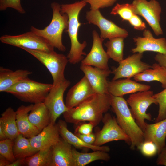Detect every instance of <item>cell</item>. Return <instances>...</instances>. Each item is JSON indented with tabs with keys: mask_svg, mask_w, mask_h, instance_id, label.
<instances>
[{
	"mask_svg": "<svg viewBox=\"0 0 166 166\" xmlns=\"http://www.w3.org/2000/svg\"><path fill=\"white\" fill-rule=\"evenodd\" d=\"M24 159H17L11 163L8 166H20L24 165Z\"/></svg>",
	"mask_w": 166,
	"mask_h": 166,
	"instance_id": "obj_43",
	"label": "cell"
},
{
	"mask_svg": "<svg viewBox=\"0 0 166 166\" xmlns=\"http://www.w3.org/2000/svg\"><path fill=\"white\" fill-rule=\"evenodd\" d=\"M0 40L3 43L23 48L47 52L54 50L53 47L47 40L31 31L17 35H5Z\"/></svg>",
	"mask_w": 166,
	"mask_h": 166,
	"instance_id": "obj_8",
	"label": "cell"
},
{
	"mask_svg": "<svg viewBox=\"0 0 166 166\" xmlns=\"http://www.w3.org/2000/svg\"><path fill=\"white\" fill-rule=\"evenodd\" d=\"M85 18L89 23L98 27L100 32V36L104 39L117 37L125 38L128 35L126 30L120 27L112 21L104 18L99 9L91 10L87 11Z\"/></svg>",
	"mask_w": 166,
	"mask_h": 166,
	"instance_id": "obj_12",
	"label": "cell"
},
{
	"mask_svg": "<svg viewBox=\"0 0 166 166\" xmlns=\"http://www.w3.org/2000/svg\"><path fill=\"white\" fill-rule=\"evenodd\" d=\"M28 118L32 124L40 131L51 123L49 112L44 102L34 104Z\"/></svg>",
	"mask_w": 166,
	"mask_h": 166,
	"instance_id": "obj_25",
	"label": "cell"
},
{
	"mask_svg": "<svg viewBox=\"0 0 166 166\" xmlns=\"http://www.w3.org/2000/svg\"><path fill=\"white\" fill-rule=\"evenodd\" d=\"M81 139L86 143L93 144L96 139V135L92 132L88 135L76 134Z\"/></svg>",
	"mask_w": 166,
	"mask_h": 166,
	"instance_id": "obj_40",
	"label": "cell"
},
{
	"mask_svg": "<svg viewBox=\"0 0 166 166\" xmlns=\"http://www.w3.org/2000/svg\"><path fill=\"white\" fill-rule=\"evenodd\" d=\"M153 94V91L150 90L139 92L130 94L127 100L133 117L143 132L146 123L145 120H152L151 115L146 113L147 109L152 104L158 105Z\"/></svg>",
	"mask_w": 166,
	"mask_h": 166,
	"instance_id": "obj_7",
	"label": "cell"
},
{
	"mask_svg": "<svg viewBox=\"0 0 166 166\" xmlns=\"http://www.w3.org/2000/svg\"><path fill=\"white\" fill-rule=\"evenodd\" d=\"M7 138L4 131L0 126V140H4Z\"/></svg>",
	"mask_w": 166,
	"mask_h": 166,
	"instance_id": "obj_45",
	"label": "cell"
},
{
	"mask_svg": "<svg viewBox=\"0 0 166 166\" xmlns=\"http://www.w3.org/2000/svg\"><path fill=\"white\" fill-rule=\"evenodd\" d=\"M8 8L14 9L21 14L26 13L21 4V0H0L1 11H4Z\"/></svg>",
	"mask_w": 166,
	"mask_h": 166,
	"instance_id": "obj_36",
	"label": "cell"
},
{
	"mask_svg": "<svg viewBox=\"0 0 166 166\" xmlns=\"http://www.w3.org/2000/svg\"><path fill=\"white\" fill-rule=\"evenodd\" d=\"M150 88L149 85L138 83L128 78L112 80L109 81L108 84L109 93L119 97H123L126 94L148 90Z\"/></svg>",
	"mask_w": 166,
	"mask_h": 166,
	"instance_id": "obj_18",
	"label": "cell"
},
{
	"mask_svg": "<svg viewBox=\"0 0 166 166\" xmlns=\"http://www.w3.org/2000/svg\"><path fill=\"white\" fill-rule=\"evenodd\" d=\"M14 140L9 138L0 140V155L11 163L15 161L13 151Z\"/></svg>",
	"mask_w": 166,
	"mask_h": 166,
	"instance_id": "obj_34",
	"label": "cell"
},
{
	"mask_svg": "<svg viewBox=\"0 0 166 166\" xmlns=\"http://www.w3.org/2000/svg\"><path fill=\"white\" fill-rule=\"evenodd\" d=\"M53 85V84L38 82L28 77L13 85L6 92L22 101L34 104L44 102Z\"/></svg>",
	"mask_w": 166,
	"mask_h": 166,
	"instance_id": "obj_5",
	"label": "cell"
},
{
	"mask_svg": "<svg viewBox=\"0 0 166 166\" xmlns=\"http://www.w3.org/2000/svg\"><path fill=\"white\" fill-rule=\"evenodd\" d=\"M136 47L132 49L133 53H143L144 52L152 51L166 53V39L164 38H156L151 32L145 29L143 37H137L133 38Z\"/></svg>",
	"mask_w": 166,
	"mask_h": 166,
	"instance_id": "obj_16",
	"label": "cell"
},
{
	"mask_svg": "<svg viewBox=\"0 0 166 166\" xmlns=\"http://www.w3.org/2000/svg\"><path fill=\"white\" fill-rule=\"evenodd\" d=\"M72 153L74 161V166H84L97 160L106 161L109 160L110 156L108 152L96 150L89 153L79 152L72 148Z\"/></svg>",
	"mask_w": 166,
	"mask_h": 166,
	"instance_id": "obj_28",
	"label": "cell"
},
{
	"mask_svg": "<svg viewBox=\"0 0 166 166\" xmlns=\"http://www.w3.org/2000/svg\"><path fill=\"white\" fill-rule=\"evenodd\" d=\"M130 24L136 30H142L146 28L145 24L142 21L138 15L134 14L128 20Z\"/></svg>",
	"mask_w": 166,
	"mask_h": 166,
	"instance_id": "obj_38",
	"label": "cell"
},
{
	"mask_svg": "<svg viewBox=\"0 0 166 166\" xmlns=\"http://www.w3.org/2000/svg\"><path fill=\"white\" fill-rule=\"evenodd\" d=\"M154 59L160 65L166 69V53H157Z\"/></svg>",
	"mask_w": 166,
	"mask_h": 166,
	"instance_id": "obj_42",
	"label": "cell"
},
{
	"mask_svg": "<svg viewBox=\"0 0 166 166\" xmlns=\"http://www.w3.org/2000/svg\"><path fill=\"white\" fill-rule=\"evenodd\" d=\"M34 104L26 106L22 105L19 107L16 112L17 126L20 134L30 139L40 132V131L33 125L28 118L29 113Z\"/></svg>",
	"mask_w": 166,
	"mask_h": 166,
	"instance_id": "obj_22",
	"label": "cell"
},
{
	"mask_svg": "<svg viewBox=\"0 0 166 166\" xmlns=\"http://www.w3.org/2000/svg\"><path fill=\"white\" fill-rule=\"evenodd\" d=\"M66 122L60 120L57 123L61 137L68 143L75 148L81 149L83 148H89L93 151H103L109 152L110 148L106 146H98L86 143L75 134H74L68 128Z\"/></svg>",
	"mask_w": 166,
	"mask_h": 166,
	"instance_id": "obj_23",
	"label": "cell"
},
{
	"mask_svg": "<svg viewBox=\"0 0 166 166\" xmlns=\"http://www.w3.org/2000/svg\"><path fill=\"white\" fill-rule=\"evenodd\" d=\"M80 69L84 73L96 93L109 94L107 77L112 73L109 69H104L89 65L81 64Z\"/></svg>",
	"mask_w": 166,
	"mask_h": 166,
	"instance_id": "obj_15",
	"label": "cell"
},
{
	"mask_svg": "<svg viewBox=\"0 0 166 166\" xmlns=\"http://www.w3.org/2000/svg\"><path fill=\"white\" fill-rule=\"evenodd\" d=\"M96 93L85 76L68 92L65 105L68 109L75 107Z\"/></svg>",
	"mask_w": 166,
	"mask_h": 166,
	"instance_id": "obj_17",
	"label": "cell"
},
{
	"mask_svg": "<svg viewBox=\"0 0 166 166\" xmlns=\"http://www.w3.org/2000/svg\"><path fill=\"white\" fill-rule=\"evenodd\" d=\"M159 109L158 113L155 122H157L166 118V88L161 92L153 94Z\"/></svg>",
	"mask_w": 166,
	"mask_h": 166,
	"instance_id": "obj_33",
	"label": "cell"
},
{
	"mask_svg": "<svg viewBox=\"0 0 166 166\" xmlns=\"http://www.w3.org/2000/svg\"><path fill=\"white\" fill-rule=\"evenodd\" d=\"M144 141L154 143L158 148V154L166 146V118L152 124H146L144 132Z\"/></svg>",
	"mask_w": 166,
	"mask_h": 166,
	"instance_id": "obj_21",
	"label": "cell"
},
{
	"mask_svg": "<svg viewBox=\"0 0 166 166\" xmlns=\"http://www.w3.org/2000/svg\"><path fill=\"white\" fill-rule=\"evenodd\" d=\"M111 107L116 115L120 126L131 140L130 148L138 149L144 141V133L136 123L128 104L123 97H116L109 94Z\"/></svg>",
	"mask_w": 166,
	"mask_h": 166,
	"instance_id": "obj_3",
	"label": "cell"
},
{
	"mask_svg": "<svg viewBox=\"0 0 166 166\" xmlns=\"http://www.w3.org/2000/svg\"><path fill=\"white\" fill-rule=\"evenodd\" d=\"M13 153L16 159H25L31 156L38 151L34 148L30 139L19 134L14 140Z\"/></svg>",
	"mask_w": 166,
	"mask_h": 166,
	"instance_id": "obj_29",
	"label": "cell"
},
{
	"mask_svg": "<svg viewBox=\"0 0 166 166\" xmlns=\"http://www.w3.org/2000/svg\"><path fill=\"white\" fill-rule=\"evenodd\" d=\"M87 3L82 0L70 4L61 5V12L65 13L69 18L68 33L71 42V47L67 57L71 64L78 63L84 58L86 53L83 51L87 43L84 41L80 43L78 40V32L81 23L79 22V17L81 10Z\"/></svg>",
	"mask_w": 166,
	"mask_h": 166,
	"instance_id": "obj_2",
	"label": "cell"
},
{
	"mask_svg": "<svg viewBox=\"0 0 166 166\" xmlns=\"http://www.w3.org/2000/svg\"><path fill=\"white\" fill-rule=\"evenodd\" d=\"M133 78L136 81H158L161 83L163 88H166V69L158 63L153 64L151 68L137 74Z\"/></svg>",
	"mask_w": 166,
	"mask_h": 166,
	"instance_id": "obj_26",
	"label": "cell"
},
{
	"mask_svg": "<svg viewBox=\"0 0 166 166\" xmlns=\"http://www.w3.org/2000/svg\"><path fill=\"white\" fill-rule=\"evenodd\" d=\"M93 43L91 49L85 58L81 61V64L94 66L104 69H109V57L104 50L102 43L105 40L100 37L97 31H92Z\"/></svg>",
	"mask_w": 166,
	"mask_h": 166,
	"instance_id": "obj_14",
	"label": "cell"
},
{
	"mask_svg": "<svg viewBox=\"0 0 166 166\" xmlns=\"http://www.w3.org/2000/svg\"><path fill=\"white\" fill-rule=\"evenodd\" d=\"M102 121L103 126L96 135V139L93 145L101 146L111 141L122 140L131 145L130 138L120 126L116 118L106 113Z\"/></svg>",
	"mask_w": 166,
	"mask_h": 166,
	"instance_id": "obj_9",
	"label": "cell"
},
{
	"mask_svg": "<svg viewBox=\"0 0 166 166\" xmlns=\"http://www.w3.org/2000/svg\"><path fill=\"white\" fill-rule=\"evenodd\" d=\"M110 107L109 93H96L77 106L69 109L63 113V117L67 123L77 124L88 121L95 127L102 121L104 113Z\"/></svg>",
	"mask_w": 166,
	"mask_h": 166,
	"instance_id": "obj_1",
	"label": "cell"
},
{
	"mask_svg": "<svg viewBox=\"0 0 166 166\" xmlns=\"http://www.w3.org/2000/svg\"><path fill=\"white\" fill-rule=\"evenodd\" d=\"M0 126L8 138L14 140L20 134L16 123V112L12 108L8 107L1 114Z\"/></svg>",
	"mask_w": 166,
	"mask_h": 166,
	"instance_id": "obj_27",
	"label": "cell"
},
{
	"mask_svg": "<svg viewBox=\"0 0 166 166\" xmlns=\"http://www.w3.org/2000/svg\"><path fill=\"white\" fill-rule=\"evenodd\" d=\"M138 149L143 155L147 157H152L158 154L156 145L151 141H144Z\"/></svg>",
	"mask_w": 166,
	"mask_h": 166,
	"instance_id": "obj_35",
	"label": "cell"
},
{
	"mask_svg": "<svg viewBox=\"0 0 166 166\" xmlns=\"http://www.w3.org/2000/svg\"><path fill=\"white\" fill-rule=\"evenodd\" d=\"M89 3L90 10L99 9L113 6L117 0H83Z\"/></svg>",
	"mask_w": 166,
	"mask_h": 166,
	"instance_id": "obj_37",
	"label": "cell"
},
{
	"mask_svg": "<svg viewBox=\"0 0 166 166\" xmlns=\"http://www.w3.org/2000/svg\"><path fill=\"white\" fill-rule=\"evenodd\" d=\"M32 72L28 70L18 69L13 71L0 67V92H5L10 88L19 81L28 77Z\"/></svg>",
	"mask_w": 166,
	"mask_h": 166,
	"instance_id": "obj_24",
	"label": "cell"
},
{
	"mask_svg": "<svg viewBox=\"0 0 166 166\" xmlns=\"http://www.w3.org/2000/svg\"><path fill=\"white\" fill-rule=\"evenodd\" d=\"M158 155L156 162L157 165L166 166V146L162 149Z\"/></svg>",
	"mask_w": 166,
	"mask_h": 166,
	"instance_id": "obj_41",
	"label": "cell"
},
{
	"mask_svg": "<svg viewBox=\"0 0 166 166\" xmlns=\"http://www.w3.org/2000/svg\"><path fill=\"white\" fill-rule=\"evenodd\" d=\"M72 145L61 137L52 147L51 166H74Z\"/></svg>",
	"mask_w": 166,
	"mask_h": 166,
	"instance_id": "obj_20",
	"label": "cell"
},
{
	"mask_svg": "<svg viewBox=\"0 0 166 166\" xmlns=\"http://www.w3.org/2000/svg\"><path fill=\"white\" fill-rule=\"evenodd\" d=\"M134 14L142 17L157 36L163 34L160 24L161 8L156 0H134Z\"/></svg>",
	"mask_w": 166,
	"mask_h": 166,
	"instance_id": "obj_10",
	"label": "cell"
},
{
	"mask_svg": "<svg viewBox=\"0 0 166 166\" xmlns=\"http://www.w3.org/2000/svg\"><path fill=\"white\" fill-rule=\"evenodd\" d=\"M70 83L69 80L65 79L53 84L44 102L49 112L51 123L53 124H55L57 118L69 109L64 102L63 96Z\"/></svg>",
	"mask_w": 166,
	"mask_h": 166,
	"instance_id": "obj_11",
	"label": "cell"
},
{
	"mask_svg": "<svg viewBox=\"0 0 166 166\" xmlns=\"http://www.w3.org/2000/svg\"><path fill=\"white\" fill-rule=\"evenodd\" d=\"M57 123H50L37 135L29 139L32 147L38 151L51 147L60 139Z\"/></svg>",
	"mask_w": 166,
	"mask_h": 166,
	"instance_id": "obj_19",
	"label": "cell"
},
{
	"mask_svg": "<svg viewBox=\"0 0 166 166\" xmlns=\"http://www.w3.org/2000/svg\"><path fill=\"white\" fill-rule=\"evenodd\" d=\"M52 159V147L38 151L32 156L24 159V165L51 166Z\"/></svg>",
	"mask_w": 166,
	"mask_h": 166,
	"instance_id": "obj_31",
	"label": "cell"
},
{
	"mask_svg": "<svg viewBox=\"0 0 166 166\" xmlns=\"http://www.w3.org/2000/svg\"><path fill=\"white\" fill-rule=\"evenodd\" d=\"M124 38L121 37L113 38L104 44L107 48L106 52L110 58L118 63L124 59Z\"/></svg>",
	"mask_w": 166,
	"mask_h": 166,
	"instance_id": "obj_30",
	"label": "cell"
},
{
	"mask_svg": "<svg viewBox=\"0 0 166 166\" xmlns=\"http://www.w3.org/2000/svg\"><path fill=\"white\" fill-rule=\"evenodd\" d=\"M94 127L92 123L83 124L77 127L76 129V134L84 135L89 134L92 132L93 128Z\"/></svg>",
	"mask_w": 166,
	"mask_h": 166,
	"instance_id": "obj_39",
	"label": "cell"
},
{
	"mask_svg": "<svg viewBox=\"0 0 166 166\" xmlns=\"http://www.w3.org/2000/svg\"><path fill=\"white\" fill-rule=\"evenodd\" d=\"M51 7L53 14L50 24L42 29L31 26L30 30L44 38L54 48L65 52L66 48L62 42V35L68 28V17L66 14L61 12V5L59 3L52 2Z\"/></svg>",
	"mask_w": 166,
	"mask_h": 166,
	"instance_id": "obj_4",
	"label": "cell"
},
{
	"mask_svg": "<svg viewBox=\"0 0 166 166\" xmlns=\"http://www.w3.org/2000/svg\"><path fill=\"white\" fill-rule=\"evenodd\" d=\"M110 14L118 15L123 21H128L134 14L133 6L132 3H117L112 9Z\"/></svg>",
	"mask_w": 166,
	"mask_h": 166,
	"instance_id": "obj_32",
	"label": "cell"
},
{
	"mask_svg": "<svg viewBox=\"0 0 166 166\" xmlns=\"http://www.w3.org/2000/svg\"><path fill=\"white\" fill-rule=\"evenodd\" d=\"M143 53H136L119 62V66L112 72L114 75L112 80L122 78H131L152 66L142 61Z\"/></svg>",
	"mask_w": 166,
	"mask_h": 166,
	"instance_id": "obj_13",
	"label": "cell"
},
{
	"mask_svg": "<svg viewBox=\"0 0 166 166\" xmlns=\"http://www.w3.org/2000/svg\"><path fill=\"white\" fill-rule=\"evenodd\" d=\"M11 163L5 157L0 155V166H8Z\"/></svg>",
	"mask_w": 166,
	"mask_h": 166,
	"instance_id": "obj_44",
	"label": "cell"
},
{
	"mask_svg": "<svg viewBox=\"0 0 166 166\" xmlns=\"http://www.w3.org/2000/svg\"><path fill=\"white\" fill-rule=\"evenodd\" d=\"M22 49L32 55L44 65L51 74L53 85L66 79L64 75L65 67L69 61L67 56L50 52L23 48Z\"/></svg>",
	"mask_w": 166,
	"mask_h": 166,
	"instance_id": "obj_6",
	"label": "cell"
}]
</instances>
